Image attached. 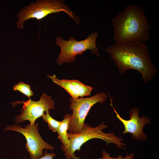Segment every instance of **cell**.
<instances>
[{
    "label": "cell",
    "instance_id": "cell-15",
    "mask_svg": "<svg viewBox=\"0 0 159 159\" xmlns=\"http://www.w3.org/2000/svg\"><path fill=\"white\" fill-rule=\"evenodd\" d=\"M56 156V155L53 152L48 153L46 150L44 153V155L42 157L36 159H53L54 157ZM23 159H30L25 158Z\"/></svg>",
    "mask_w": 159,
    "mask_h": 159
},
{
    "label": "cell",
    "instance_id": "cell-14",
    "mask_svg": "<svg viewBox=\"0 0 159 159\" xmlns=\"http://www.w3.org/2000/svg\"><path fill=\"white\" fill-rule=\"evenodd\" d=\"M102 153V157L98 159H134V158L135 154L133 153L129 155H127L124 158L121 155H119L117 158L111 157L105 150H103Z\"/></svg>",
    "mask_w": 159,
    "mask_h": 159
},
{
    "label": "cell",
    "instance_id": "cell-12",
    "mask_svg": "<svg viewBox=\"0 0 159 159\" xmlns=\"http://www.w3.org/2000/svg\"><path fill=\"white\" fill-rule=\"evenodd\" d=\"M42 117L44 122L48 124L49 128L53 132H57L60 125V121L53 118L50 115L49 110L45 112V114L43 115Z\"/></svg>",
    "mask_w": 159,
    "mask_h": 159
},
{
    "label": "cell",
    "instance_id": "cell-1",
    "mask_svg": "<svg viewBox=\"0 0 159 159\" xmlns=\"http://www.w3.org/2000/svg\"><path fill=\"white\" fill-rule=\"evenodd\" d=\"M117 67L123 74L132 69L140 72L143 81L151 80L157 70L151 61L147 45L140 42L115 43L105 49Z\"/></svg>",
    "mask_w": 159,
    "mask_h": 159
},
{
    "label": "cell",
    "instance_id": "cell-13",
    "mask_svg": "<svg viewBox=\"0 0 159 159\" xmlns=\"http://www.w3.org/2000/svg\"><path fill=\"white\" fill-rule=\"evenodd\" d=\"M13 89L14 90L19 91L28 97L29 99L34 94L33 92L31 90L30 86L21 82L14 85Z\"/></svg>",
    "mask_w": 159,
    "mask_h": 159
},
{
    "label": "cell",
    "instance_id": "cell-8",
    "mask_svg": "<svg viewBox=\"0 0 159 159\" xmlns=\"http://www.w3.org/2000/svg\"><path fill=\"white\" fill-rule=\"evenodd\" d=\"M21 102L23 105L20 110L21 114L15 117L16 123H21L28 120L31 125H34L35 121L42 117L46 111L55 108L54 100L50 96L44 93H42L38 101H34L29 98L26 102Z\"/></svg>",
    "mask_w": 159,
    "mask_h": 159
},
{
    "label": "cell",
    "instance_id": "cell-7",
    "mask_svg": "<svg viewBox=\"0 0 159 159\" xmlns=\"http://www.w3.org/2000/svg\"><path fill=\"white\" fill-rule=\"evenodd\" d=\"M38 126L37 122L33 125L28 124L24 128L19 124H15L7 126L4 131H15L23 135L26 141L25 147L29 155V159H36L43 156V150H53L54 148L43 139L38 131Z\"/></svg>",
    "mask_w": 159,
    "mask_h": 159
},
{
    "label": "cell",
    "instance_id": "cell-5",
    "mask_svg": "<svg viewBox=\"0 0 159 159\" xmlns=\"http://www.w3.org/2000/svg\"><path fill=\"white\" fill-rule=\"evenodd\" d=\"M98 35L97 32L92 33L85 39L80 41H77L72 37L66 41L62 37H57L55 43L60 47L61 52L56 62L59 65H61L64 62H72L75 60L77 55H81L88 50L91 51L92 54L100 57L99 49L96 46V39Z\"/></svg>",
    "mask_w": 159,
    "mask_h": 159
},
{
    "label": "cell",
    "instance_id": "cell-9",
    "mask_svg": "<svg viewBox=\"0 0 159 159\" xmlns=\"http://www.w3.org/2000/svg\"><path fill=\"white\" fill-rule=\"evenodd\" d=\"M111 103L116 115V116L124 125V130L122 132L123 134L127 133L131 134V137L137 141L141 140L145 141L147 139L146 135L144 132L143 128L144 126L150 123V119L148 117L143 115L141 117L139 116V108L134 107L129 112L130 119L125 120L119 115L112 104V99L110 96Z\"/></svg>",
    "mask_w": 159,
    "mask_h": 159
},
{
    "label": "cell",
    "instance_id": "cell-6",
    "mask_svg": "<svg viewBox=\"0 0 159 159\" xmlns=\"http://www.w3.org/2000/svg\"><path fill=\"white\" fill-rule=\"evenodd\" d=\"M107 96L105 92H100L92 96L77 98L70 97V108L72 111L68 131L70 133H80L83 127L84 121L91 107L95 104H101Z\"/></svg>",
    "mask_w": 159,
    "mask_h": 159
},
{
    "label": "cell",
    "instance_id": "cell-10",
    "mask_svg": "<svg viewBox=\"0 0 159 159\" xmlns=\"http://www.w3.org/2000/svg\"><path fill=\"white\" fill-rule=\"evenodd\" d=\"M52 82L64 88L73 98L89 96L93 88L77 80H68L58 79L55 74L53 76L47 75Z\"/></svg>",
    "mask_w": 159,
    "mask_h": 159
},
{
    "label": "cell",
    "instance_id": "cell-4",
    "mask_svg": "<svg viewBox=\"0 0 159 159\" xmlns=\"http://www.w3.org/2000/svg\"><path fill=\"white\" fill-rule=\"evenodd\" d=\"M63 11L73 19L76 23H79V17L74 14L65 1L61 0H37L35 3H30L28 6L23 8L18 13L17 27L23 29V23L26 20L31 18L42 19L52 13Z\"/></svg>",
    "mask_w": 159,
    "mask_h": 159
},
{
    "label": "cell",
    "instance_id": "cell-11",
    "mask_svg": "<svg viewBox=\"0 0 159 159\" xmlns=\"http://www.w3.org/2000/svg\"><path fill=\"white\" fill-rule=\"evenodd\" d=\"M71 117V114H66L62 120L60 121V124L57 132L58 138L61 141L62 145L61 146L66 148L69 145V141L68 137V130Z\"/></svg>",
    "mask_w": 159,
    "mask_h": 159
},
{
    "label": "cell",
    "instance_id": "cell-2",
    "mask_svg": "<svg viewBox=\"0 0 159 159\" xmlns=\"http://www.w3.org/2000/svg\"><path fill=\"white\" fill-rule=\"evenodd\" d=\"M144 9L129 4L125 9L112 18L115 43L140 42L145 43L150 39L151 26L146 19Z\"/></svg>",
    "mask_w": 159,
    "mask_h": 159
},
{
    "label": "cell",
    "instance_id": "cell-3",
    "mask_svg": "<svg viewBox=\"0 0 159 159\" xmlns=\"http://www.w3.org/2000/svg\"><path fill=\"white\" fill-rule=\"evenodd\" d=\"M107 127V125H105L104 122L96 127H91L84 123L83 127L80 133L68 132L69 146L66 148L61 146V149L64 153L65 159H80V157H77L75 154V151L77 150L80 151L83 144L94 138L105 141L107 145L110 143H114L118 148L123 149L126 150L124 147L126 146V144L122 142L123 139L121 137L115 136V134L113 132L105 133L102 131L103 129Z\"/></svg>",
    "mask_w": 159,
    "mask_h": 159
}]
</instances>
